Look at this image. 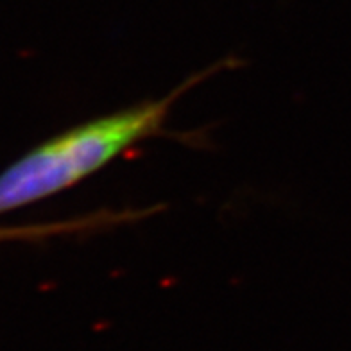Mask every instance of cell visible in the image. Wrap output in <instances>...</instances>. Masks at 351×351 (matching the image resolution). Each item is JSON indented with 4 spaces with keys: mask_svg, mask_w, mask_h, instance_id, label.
Wrapping results in <instances>:
<instances>
[{
    "mask_svg": "<svg viewBox=\"0 0 351 351\" xmlns=\"http://www.w3.org/2000/svg\"><path fill=\"white\" fill-rule=\"evenodd\" d=\"M226 65L230 61L192 75L165 97L97 117L40 143L0 174V213L72 189L136 143L162 134L176 101Z\"/></svg>",
    "mask_w": 351,
    "mask_h": 351,
    "instance_id": "cell-1",
    "label": "cell"
},
{
    "mask_svg": "<svg viewBox=\"0 0 351 351\" xmlns=\"http://www.w3.org/2000/svg\"><path fill=\"white\" fill-rule=\"evenodd\" d=\"M145 215H153V210H124V212H95L84 217L70 219V221L56 222V224H42V226L22 228H0V241H14V239H43L63 233H77L84 230H99L122 224V222L136 221Z\"/></svg>",
    "mask_w": 351,
    "mask_h": 351,
    "instance_id": "cell-2",
    "label": "cell"
}]
</instances>
